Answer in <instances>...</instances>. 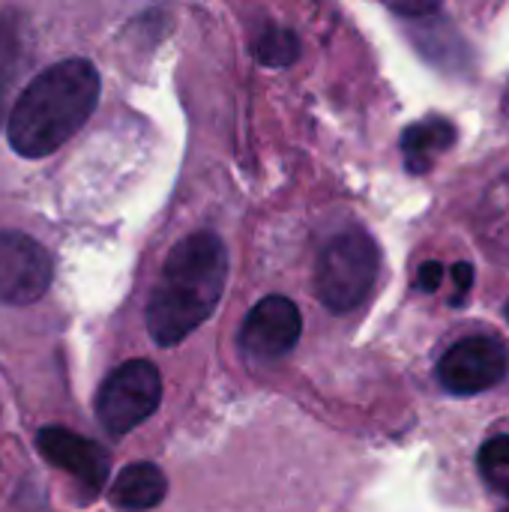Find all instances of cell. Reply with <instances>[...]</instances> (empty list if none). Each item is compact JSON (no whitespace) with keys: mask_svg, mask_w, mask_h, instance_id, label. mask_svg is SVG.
Masks as SVG:
<instances>
[{"mask_svg":"<svg viewBox=\"0 0 509 512\" xmlns=\"http://www.w3.org/2000/svg\"><path fill=\"white\" fill-rule=\"evenodd\" d=\"M252 51H255V60L261 66L285 69V66L297 63V57H300V36L288 27L264 24V30L252 42Z\"/></svg>","mask_w":509,"mask_h":512,"instance_id":"cell-12","label":"cell"},{"mask_svg":"<svg viewBox=\"0 0 509 512\" xmlns=\"http://www.w3.org/2000/svg\"><path fill=\"white\" fill-rule=\"evenodd\" d=\"M303 333L300 309L288 297H264L240 327V351L255 363H273L294 351Z\"/></svg>","mask_w":509,"mask_h":512,"instance_id":"cell-7","label":"cell"},{"mask_svg":"<svg viewBox=\"0 0 509 512\" xmlns=\"http://www.w3.org/2000/svg\"><path fill=\"white\" fill-rule=\"evenodd\" d=\"M509 348L498 336L459 339L438 363V381L456 396H477L507 378Z\"/></svg>","mask_w":509,"mask_h":512,"instance_id":"cell-5","label":"cell"},{"mask_svg":"<svg viewBox=\"0 0 509 512\" xmlns=\"http://www.w3.org/2000/svg\"><path fill=\"white\" fill-rule=\"evenodd\" d=\"M225 279L228 252L213 231H195L180 240L147 300V330L156 345L171 348L195 333L216 312Z\"/></svg>","mask_w":509,"mask_h":512,"instance_id":"cell-1","label":"cell"},{"mask_svg":"<svg viewBox=\"0 0 509 512\" xmlns=\"http://www.w3.org/2000/svg\"><path fill=\"white\" fill-rule=\"evenodd\" d=\"M459 138V129L450 117H426L411 126H405L399 147L405 156V168L411 174H426L432 171L435 159L447 153Z\"/></svg>","mask_w":509,"mask_h":512,"instance_id":"cell-10","label":"cell"},{"mask_svg":"<svg viewBox=\"0 0 509 512\" xmlns=\"http://www.w3.org/2000/svg\"><path fill=\"white\" fill-rule=\"evenodd\" d=\"M24 60V48H21V24L15 12H3L0 15V120H3V108L9 99V90L18 78Z\"/></svg>","mask_w":509,"mask_h":512,"instance_id":"cell-13","label":"cell"},{"mask_svg":"<svg viewBox=\"0 0 509 512\" xmlns=\"http://www.w3.org/2000/svg\"><path fill=\"white\" fill-rule=\"evenodd\" d=\"M165 492H168L165 474L150 462H135L129 468H123V474L114 480V489L108 498L117 510L144 512L159 507L165 501Z\"/></svg>","mask_w":509,"mask_h":512,"instance_id":"cell-11","label":"cell"},{"mask_svg":"<svg viewBox=\"0 0 509 512\" xmlns=\"http://www.w3.org/2000/svg\"><path fill=\"white\" fill-rule=\"evenodd\" d=\"M393 9L411 21V39L429 63L450 69V72H465L471 66V51H468L465 39L453 30L450 18H444L438 12V3L399 0V3H393Z\"/></svg>","mask_w":509,"mask_h":512,"instance_id":"cell-8","label":"cell"},{"mask_svg":"<svg viewBox=\"0 0 509 512\" xmlns=\"http://www.w3.org/2000/svg\"><path fill=\"white\" fill-rule=\"evenodd\" d=\"M504 315H507V321H509V300H507V306H504Z\"/></svg>","mask_w":509,"mask_h":512,"instance_id":"cell-17","label":"cell"},{"mask_svg":"<svg viewBox=\"0 0 509 512\" xmlns=\"http://www.w3.org/2000/svg\"><path fill=\"white\" fill-rule=\"evenodd\" d=\"M381 273V249L363 228L336 234L318 255L315 291L321 303L336 312H354L372 294Z\"/></svg>","mask_w":509,"mask_h":512,"instance_id":"cell-3","label":"cell"},{"mask_svg":"<svg viewBox=\"0 0 509 512\" xmlns=\"http://www.w3.org/2000/svg\"><path fill=\"white\" fill-rule=\"evenodd\" d=\"M99 72L90 60L69 57L39 72L6 120V138L18 156L42 159L57 153L93 114Z\"/></svg>","mask_w":509,"mask_h":512,"instance_id":"cell-2","label":"cell"},{"mask_svg":"<svg viewBox=\"0 0 509 512\" xmlns=\"http://www.w3.org/2000/svg\"><path fill=\"white\" fill-rule=\"evenodd\" d=\"M162 402L159 369L147 360H129L114 369L96 396V417L108 435H126L141 426Z\"/></svg>","mask_w":509,"mask_h":512,"instance_id":"cell-4","label":"cell"},{"mask_svg":"<svg viewBox=\"0 0 509 512\" xmlns=\"http://www.w3.org/2000/svg\"><path fill=\"white\" fill-rule=\"evenodd\" d=\"M39 453L63 468L66 474H72L81 486H87L90 492H99L108 480V471H111V456L108 450H102L99 444L69 432V429H42L39 438Z\"/></svg>","mask_w":509,"mask_h":512,"instance_id":"cell-9","label":"cell"},{"mask_svg":"<svg viewBox=\"0 0 509 512\" xmlns=\"http://www.w3.org/2000/svg\"><path fill=\"white\" fill-rule=\"evenodd\" d=\"M450 276H453L456 291H459V294L453 297V306H462L465 297H468V291L474 288V264H471V261H459V264H453Z\"/></svg>","mask_w":509,"mask_h":512,"instance_id":"cell-15","label":"cell"},{"mask_svg":"<svg viewBox=\"0 0 509 512\" xmlns=\"http://www.w3.org/2000/svg\"><path fill=\"white\" fill-rule=\"evenodd\" d=\"M51 255L21 231H0V303H36L51 285Z\"/></svg>","mask_w":509,"mask_h":512,"instance_id":"cell-6","label":"cell"},{"mask_svg":"<svg viewBox=\"0 0 509 512\" xmlns=\"http://www.w3.org/2000/svg\"><path fill=\"white\" fill-rule=\"evenodd\" d=\"M444 282V264L441 261H426L417 273V288L426 294H435Z\"/></svg>","mask_w":509,"mask_h":512,"instance_id":"cell-16","label":"cell"},{"mask_svg":"<svg viewBox=\"0 0 509 512\" xmlns=\"http://www.w3.org/2000/svg\"><path fill=\"white\" fill-rule=\"evenodd\" d=\"M477 465H480V474L489 483V489H495L498 495L509 498V435L489 438L480 447Z\"/></svg>","mask_w":509,"mask_h":512,"instance_id":"cell-14","label":"cell"}]
</instances>
